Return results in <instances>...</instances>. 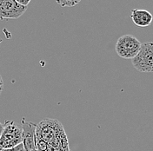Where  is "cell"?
<instances>
[{"label": "cell", "mask_w": 153, "mask_h": 151, "mask_svg": "<svg viewBox=\"0 0 153 151\" xmlns=\"http://www.w3.org/2000/svg\"><path fill=\"white\" fill-rule=\"evenodd\" d=\"M36 143L38 151H71L64 127L55 119H45L37 124Z\"/></svg>", "instance_id": "1"}, {"label": "cell", "mask_w": 153, "mask_h": 151, "mask_svg": "<svg viewBox=\"0 0 153 151\" xmlns=\"http://www.w3.org/2000/svg\"><path fill=\"white\" fill-rule=\"evenodd\" d=\"M22 127L11 120H5L0 135V148L11 149L22 143Z\"/></svg>", "instance_id": "2"}, {"label": "cell", "mask_w": 153, "mask_h": 151, "mask_svg": "<svg viewBox=\"0 0 153 151\" xmlns=\"http://www.w3.org/2000/svg\"><path fill=\"white\" fill-rule=\"evenodd\" d=\"M142 43L133 35L126 34L117 39L115 50L117 54L124 59H132L137 55Z\"/></svg>", "instance_id": "3"}, {"label": "cell", "mask_w": 153, "mask_h": 151, "mask_svg": "<svg viewBox=\"0 0 153 151\" xmlns=\"http://www.w3.org/2000/svg\"><path fill=\"white\" fill-rule=\"evenodd\" d=\"M131 61L134 68L139 72H153V42L142 44L139 52Z\"/></svg>", "instance_id": "4"}, {"label": "cell", "mask_w": 153, "mask_h": 151, "mask_svg": "<svg viewBox=\"0 0 153 151\" xmlns=\"http://www.w3.org/2000/svg\"><path fill=\"white\" fill-rule=\"evenodd\" d=\"M26 9L16 0H0V20L19 19Z\"/></svg>", "instance_id": "5"}, {"label": "cell", "mask_w": 153, "mask_h": 151, "mask_svg": "<svg viewBox=\"0 0 153 151\" xmlns=\"http://www.w3.org/2000/svg\"><path fill=\"white\" fill-rule=\"evenodd\" d=\"M22 144L24 151H38L36 143V127L37 124L27 122L25 118H22Z\"/></svg>", "instance_id": "6"}, {"label": "cell", "mask_w": 153, "mask_h": 151, "mask_svg": "<svg viewBox=\"0 0 153 151\" xmlns=\"http://www.w3.org/2000/svg\"><path fill=\"white\" fill-rule=\"evenodd\" d=\"M131 19L133 23L139 27L149 26L153 20L152 14L146 10L134 9L131 12Z\"/></svg>", "instance_id": "7"}, {"label": "cell", "mask_w": 153, "mask_h": 151, "mask_svg": "<svg viewBox=\"0 0 153 151\" xmlns=\"http://www.w3.org/2000/svg\"><path fill=\"white\" fill-rule=\"evenodd\" d=\"M57 4L61 5L62 7H73L78 3H80L81 0H55Z\"/></svg>", "instance_id": "8"}, {"label": "cell", "mask_w": 153, "mask_h": 151, "mask_svg": "<svg viewBox=\"0 0 153 151\" xmlns=\"http://www.w3.org/2000/svg\"><path fill=\"white\" fill-rule=\"evenodd\" d=\"M0 151H24V147H23V144L21 143L11 149H1L0 148Z\"/></svg>", "instance_id": "9"}, {"label": "cell", "mask_w": 153, "mask_h": 151, "mask_svg": "<svg viewBox=\"0 0 153 151\" xmlns=\"http://www.w3.org/2000/svg\"><path fill=\"white\" fill-rule=\"evenodd\" d=\"M19 4H20L21 5H23V6H25V7H27V5L29 4V3L30 2V0H16Z\"/></svg>", "instance_id": "10"}, {"label": "cell", "mask_w": 153, "mask_h": 151, "mask_svg": "<svg viewBox=\"0 0 153 151\" xmlns=\"http://www.w3.org/2000/svg\"><path fill=\"white\" fill-rule=\"evenodd\" d=\"M3 90H4V80H3L2 76L0 75V95H1Z\"/></svg>", "instance_id": "11"}, {"label": "cell", "mask_w": 153, "mask_h": 151, "mask_svg": "<svg viewBox=\"0 0 153 151\" xmlns=\"http://www.w3.org/2000/svg\"><path fill=\"white\" fill-rule=\"evenodd\" d=\"M2 131H3V124L0 123V135L2 134Z\"/></svg>", "instance_id": "12"}, {"label": "cell", "mask_w": 153, "mask_h": 151, "mask_svg": "<svg viewBox=\"0 0 153 151\" xmlns=\"http://www.w3.org/2000/svg\"><path fill=\"white\" fill-rule=\"evenodd\" d=\"M1 43H2V40H1V39H0V44H1Z\"/></svg>", "instance_id": "13"}]
</instances>
